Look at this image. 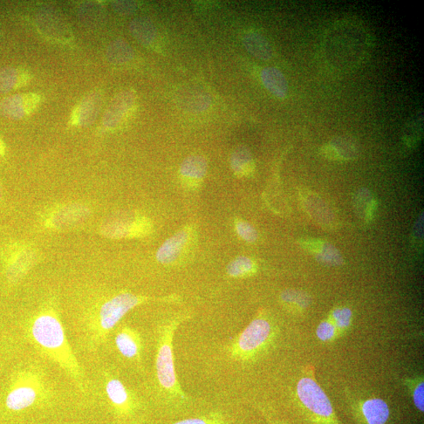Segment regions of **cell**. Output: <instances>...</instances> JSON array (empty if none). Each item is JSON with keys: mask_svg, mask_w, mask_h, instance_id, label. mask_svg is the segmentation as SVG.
<instances>
[{"mask_svg": "<svg viewBox=\"0 0 424 424\" xmlns=\"http://www.w3.org/2000/svg\"><path fill=\"white\" fill-rule=\"evenodd\" d=\"M294 399L306 424H343L328 396L316 379V371L307 367L297 381Z\"/></svg>", "mask_w": 424, "mask_h": 424, "instance_id": "6da1fadb", "label": "cell"}, {"mask_svg": "<svg viewBox=\"0 0 424 424\" xmlns=\"http://www.w3.org/2000/svg\"><path fill=\"white\" fill-rule=\"evenodd\" d=\"M278 328L265 313L258 314L227 347L230 358L238 362L256 361L275 344Z\"/></svg>", "mask_w": 424, "mask_h": 424, "instance_id": "7a4b0ae2", "label": "cell"}, {"mask_svg": "<svg viewBox=\"0 0 424 424\" xmlns=\"http://www.w3.org/2000/svg\"><path fill=\"white\" fill-rule=\"evenodd\" d=\"M187 317L177 316L160 328L156 359V378L162 392L169 398L187 399L177 380L173 353V341L177 328Z\"/></svg>", "mask_w": 424, "mask_h": 424, "instance_id": "3957f363", "label": "cell"}, {"mask_svg": "<svg viewBox=\"0 0 424 424\" xmlns=\"http://www.w3.org/2000/svg\"><path fill=\"white\" fill-rule=\"evenodd\" d=\"M34 339L53 358L73 373L77 374L78 368L68 348L63 326L57 318L51 314L39 316L32 328Z\"/></svg>", "mask_w": 424, "mask_h": 424, "instance_id": "277c9868", "label": "cell"}, {"mask_svg": "<svg viewBox=\"0 0 424 424\" xmlns=\"http://www.w3.org/2000/svg\"><path fill=\"white\" fill-rule=\"evenodd\" d=\"M349 412L358 424H387L391 417V409L387 401L378 397L356 398L348 397Z\"/></svg>", "mask_w": 424, "mask_h": 424, "instance_id": "5b68a950", "label": "cell"}, {"mask_svg": "<svg viewBox=\"0 0 424 424\" xmlns=\"http://www.w3.org/2000/svg\"><path fill=\"white\" fill-rule=\"evenodd\" d=\"M145 300L132 293H123L107 301L99 311V330L104 333L112 330L130 311Z\"/></svg>", "mask_w": 424, "mask_h": 424, "instance_id": "8992f818", "label": "cell"}, {"mask_svg": "<svg viewBox=\"0 0 424 424\" xmlns=\"http://www.w3.org/2000/svg\"><path fill=\"white\" fill-rule=\"evenodd\" d=\"M40 101V96L34 93L12 95L0 101V113L9 119H23L34 111Z\"/></svg>", "mask_w": 424, "mask_h": 424, "instance_id": "52a82bcc", "label": "cell"}, {"mask_svg": "<svg viewBox=\"0 0 424 424\" xmlns=\"http://www.w3.org/2000/svg\"><path fill=\"white\" fill-rule=\"evenodd\" d=\"M135 99L133 91L125 90L120 92L108 107L104 115V125L111 129L118 127L131 111Z\"/></svg>", "mask_w": 424, "mask_h": 424, "instance_id": "ba28073f", "label": "cell"}, {"mask_svg": "<svg viewBox=\"0 0 424 424\" xmlns=\"http://www.w3.org/2000/svg\"><path fill=\"white\" fill-rule=\"evenodd\" d=\"M328 159L349 161L358 155V146L352 138L347 136L337 137L321 149Z\"/></svg>", "mask_w": 424, "mask_h": 424, "instance_id": "9c48e42d", "label": "cell"}, {"mask_svg": "<svg viewBox=\"0 0 424 424\" xmlns=\"http://www.w3.org/2000/svg\"><path fill=\"white\" fill-rule=\"evenodd\" d=\"M303 200L306 210L310 216L321 227L332 229L335 225H337L332 211L318 196L306 193L303 197Z\"/></svg>", "mask_w": 424, "mask_h": 424, "instance_id": "30bf717a", "label": "cell"}, {"mask_svg": "<svg viewBox=\"0 0 424 424\" xmlns=\"http://www.w3.org/2000/svg\"><path fill=\"white\" fill-rule=\"evenodd\" d=\"M304 249L309 251L320 263L326 266H340L344 258L337 248L330 243L318 240L303 242Z\"/></svg>", "mask_w": 424, "mask_h": 424, "instance_id": "8fae6325", "label": "cell"}, {"mask_svg": "<svg viewBox=\"0 0 424 424\" xmlns=\"http://www.w3.org/2000/svg\"><path fill=\"white\" fill-rule=\"evenodd\" d=\"M116 345L123 356L133 359L139 357L141 339L139 334L132 328H124L116 335Z\"/></svg>", "mask_w": 424, "mask_h": 424, "instance_id": "7c38bea8", "label": "cell"}, {"mask_svg": "<svg viewBox=\"0 0 424 424\" xmlns=\"http://www.w3.org/2000/svg\"><path fill=\"white\" fill-rule=\"evenodd\" d=\"M264 87L275 97L283 99L288 94L289 86L285 75L278 68L268 67L261 73Z\"/></svg>", "mask_w": 424, "mask_h": 424, "instance_id": "4fadbf2b", "label": "cell"}, {"mask_svg": "<svg viewBox=\"0 0 424 424\" xmlns=\"http://www.w3.org/2000/svg\"><path fill=\"white\" fill-rule=\"evenodd\" d=\"M187 232H177L175 236L163 243L156 253V258L163 264L172 263L179 256L184 245L187 242Z\"/></svg>", "mask_w": 424, "mask_h": 424, "instance_id": "5bb4252c", "label": "cell"}, {"mask_svg": "<svg viewBox=\"0 0 424 424\" xmlns=\"http://www.w3.org/2000/svg\"><path fill=\"white\" fill-rule=\"evenodd\" d=\"M243 44L246 50L259 60L269 61L273 57L272 47L261 34L252 32L245 34Z\"/></svg>", "mask_w": 424, "mask_h": 424, "instance_id": "9a60e30c", "label": "cell"}, {"mask_svg": "<svg viewBox=\"0 0 424 424\" xmlns=\"http://www.w3.org/2000/svg\"><path fill=\"white\" fill-rule=\"evenodd\" d=\"M100 105L99 94H92L91 96L87 97L74 112L73 124L83 126L91 124L96 118Z\"/></svg>", "mask_w": 424, "mask_h": 424, "instance_id": "2e32d148", "label": "cell"}, {"mask_svg": "<svg viewBox=\"0 0 424 424\" xmlns=\"http://www.w3.org/2000/svg\"><path fill=\"white\" fill-rule=\"evenodd\" d=\"M37 398L35 388L29 386L20 387L8 394L6 406L13 411H19L31 406Z\"/></svg>", "mask_w": 424, "mask_h": 424, "instance_id": "e0dca14e", "label": "cell"}, {"mask_svg": "<svg viewBox=\"0 0 424 424\" xmlns=\"http://www.w3.org/2000/svg\"><path fill=\"white\" fill-rule=\"evenodd\" d=\"M30 80L27 72L15 68H4L0 70V92H8L23 86Z\"/></svg>", "mask_w": 424, "mask_h": 424, "instance_id": "ac0fdd59", "label": "cell"}, {"mask_svg": "<svg viewBox=\"0 0 424 424\" xmlns=\"http://www.w3.org/2000/svg\"><path fill=\"white\" fill-rule=\"evenodd\" d=\"M328 319L337 328L339 337H342L351 330L354 313L349 307H335L328 314Z\"/></svg>", "mask_w": 424, "mask_h": 424, "instance_id": "d6986e66", "label": "cell"}, {"mask_svg": "<svg viewBox=\"0 0 424 424\" xmlns=\"http://www.w3.org/2000/svg\"><path fill=\"white\" fill-rule=\"evenodd\" d=\"M133 37L142 44L151 45L156 37V30L152 23L145 18H137L130 26Z\"/></svg>", "mask_w": 424, "mask_h": 424, "instance_id": "ffe728a7", "label": "cell"}, {"mask_svg": "<svg viewBox=\"0 0 424 424\" xmlns=\"http://www.w3.org/2000/svg\"><path fill=\"white\" fill-rule=\"evenodd\" d=\"M106 393L113 405L121 411L129 407V393L119 380L112 379L107 382Z\"/></svg>", "mask_w": 424, "mask_h": 424, "instance_id": "44dd1931", "label": "cell"}, {"mask_svg": "<svg viewBox=\"0 0 424 424\" xmlns=\"http://www.w3.org/2000/svg\"><path fill=\"white\" fill-rule=\"evenodd\" d=\"M208 163L204 157L200 156H191L185 160L181 166L182 175L188 179L201 180L206 174Z\"/></svg>", "mask_w": 424, "mask_h": 424, "instance_id": "7402d4cb", "label": "cell"}, {"mask_svg": "<svg viewBox=\"0 0 424 424\" xmlns=\"http://www.w3.org/2000/svg\"><path fill=\"white\" fill-rule=\"evenodd\" d=\"M231 167L238 175H249L254 168L252 156L248 149L237 148L231 156Z\"/></svg>", "mask_w": 424, "mask_h": 424, "instance_id": "603a6c76", "label": "cell"}, {"mask_svg": "<svg viewBox=\"0 0 424 424\" xmlns=\"http://www.w3.org/2000/svg\"><path fill=\"white\" fill-rule=\"evenodd\" d=\"M282 303L291 310L303 311L309 306L311 299L308 295L297 290H286L280 295Z\"/></svg>", "mask_w": 424, "mask_h": 424, "instance_id": "cb8c5ba5", "label": "cell"}, {"mask_svg": "<svg viewBox=\"0 0 424 424\" xmlns=\"http://www.w3.org/2000/svg\"><path fill=\"white\" fill-rule=\"evenodd\" d=\"M409 389L414 406L420 413L424 411V380L422 375L413 376L405 380Z\"/></svg>", "mask_w": 424, "mask_h": 424, "instance_id": "d4e9b609", "label": "cell"}, {"mask_svg": "<svg viewBox=\"0 0 424 424\" xmlns=\"http://www.w3.org/2000/svg\"><path fill=\"white\" fill-rule=\"evenodd\" d=\"M256 272V266L248 257H238L227 266L228 275L232 278H245Z\"/></svg>", "mask_w": 424, "mask_h": 424, "instance_id": "484cf974", "label": "cell"}, {"mask_svg": "<svg viewBox=\"0 0 424 424\" xmlns=\"http://www.w3.org/2000/svg\"><path fill=\"white\" fill-rule=\"evenodd\" d=\"M109 58L116 64H124L127 63L133 57V51L125 41H116L108 51Z\"/></svg>", "mask_w": 424, "mask_h": 424, "instance_id": "4316f807", "label": "cell"}, {"mask_svg": "<svg viewBox=\"0 0 424 424\" xmlns=\"http://www.w3.org/2000/svg\"><path fill=\"white\" fill-rule=\"evenodd\" d=\"M316 337L324 344L333 343L334 341L340 338L337 328L328 318L321 321L318 325Z\"/></svg>", "mask_w": 424, "mask_h": 424, "instance_id": "83f0119b", "label": "cell"}, {"mask_svg": "<svg viewBox=\"0 0 424 424\" xmlns=\"http://www.w3.org/2000/svg\"><path fill=\"white\" fill-rule=\"evenodd\" d=\"M173 424H227L220 413H211L199 418H191L183 420Z\"/></svg>", "mask_w": 424, "mask_h": 424, "instance_id": "f1b7e54d", "label": "cell"}, {"mask_svg": "<svg viewBox=\"0 0 424 424\" xmlns=\"http://www.w3.org/2000/svg\"><path fill=\"white\" fill-rule=\"evenodd\" d=\"M236 228L238 235L242 237L244 241L254 242L257 240V232L249 223L239 222L236 225Z\"/></svg>", "mask_w": 424, "mask_h": 424, "instance_id": "f546056e", "label": "cell"}, {"mask_svg": "<svg viewBox=\"0 0 424 424\" xmlns=\"http://www.w3.org/2000/svg\"><path fill=\"white\" fill-rule=\"evenodd\" d=\"M259 409L269 424H287L273 414L270 409L265 407H261Z\"/></svg>", "mask_w": 424, "mask_h": 424, "instance_id": "4dcf8cb0", "label": "cell"}, {"mask_svg": "<svg viewBox=\"0 0 424 424\" xmlns=\"http://www.w3.org/2000/svg\"><path fill=\"white\" fill-rule=\"evenodd\" d=\"M116 9L123 13H132L135 8V5L132 2H118Z\"/></svg>", "mask_w": 424, "mask_h": 424, "instance_id": "1f68e13d", "label": "cell"}, {"mask_svg": "<svg viewBox=\"0 0 424 424\" xmlns=\"http://www.w3.org/2000/svg\"><path fill=\"white\" fill-rule=\"evenodd\" d=\"M5 153V147L4 143L0 140V157L3 156Z\"/></svg>", "mask_w": 424, "mask_h": 424, "instance_id": "d6a6232c", "label": "cell"}, {"mask_svg": "<svg viewBox=\"0 0 424 424\" xmlns=\"http://www.w3.org/2000/svg\"><path fill=\"white\" fill-rule=\"evenodd\" d=\"M0 192H1V191H0ZM0 196H1V194H0Z\"/></svg>", "mask_w": 424, "mask_h": 424, "instance_id": "836d02e7", "label": "cell"}]
</instances>
